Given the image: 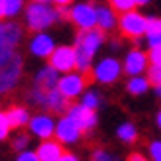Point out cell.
<instances>
[{
    "label": "cell",
    "instance_id": "6da1fadb",
    "mask_svg": "<svg viewBox=\"0 0 161 161\" xmlns=\"http://www.w3.org/2000/svg\"><path fill=\"white\" fill-rule=\"evenodd\" d=\"M102 42H104V31L98 30V28L80 31V34L77 36V43H75L77 69L83 75H86L88 71H92L91 63H92V57H94L96 49L102 45Z\"/></svg>",
    "mask_w": 161,
    "mask_h": 161
},
{
    "label": "cell",
    "instance_id": "7a4b0ae2",
    "mask_svg": "<svg viewBox=\"0 0 161 161\" xmlns=\"http://www.w3.org/2000/svg\"><path fill=\"white\" fill-rule=\"evenodd\" d=\"M57 18V8L47 2H30L26 6V26L37 34H43V30L53 26Z\"/></svg>",
    "mask_w": 161,
    "mask_h": 161
},
{
    "label": "cell",
    "instance_id": "3957f363",
    "mask_svg": "<svg viewBox=\"0 0 161 161\" xmlns=\"http://www.w3.org/2000/svg\"><path fill=\"white\" fill-rule=\"evenodd\" d=\"M24 59L18 51H12L0 57V94L10 92L22 77Z\"/></svg>",
    "mask_w": 161,
    "mask_h": 161
},
{
    "label": "cell",
    "instance_id": "277c9868",
    "mask_svg": "<svg viewBox=\"0 0 161 161\" xmlns=\"http://www.w3.org/2000/svg\"><path fill=\"white\" fill-rule=\"evenodd\" d=\"M22 36L24 30L18 22H0V57L16 51Z\"/></svg>",
    "mask_w": 161,
    "mask_h": 161
},
{
    "label": "cell",
    "instance_id": "5b68a950",
    "mask_svg": "<svg viewBox=\"0 0 161 161\" xmlns=\"http://www.w3.org/2000/svg\"><path fill=\"white\" fill-rule=\"evenodd\" d=\"M49 67H53L57 73H73V69H77V55H75V47L69 45H61L55 47V51L49 57Z\"/></svg>",
    "mask_w": 161,
    "mask_h": 161
},
{
    "label": "cell",
    "instance_id": "8992f818",
    "mask_svg": "<svg viewBox=\"0 0 161 161\" xmlns=\"http://www.w3.org/2000/svg\"><path fill=\"white\" fill-rule=\"evenodd\" d=\"M120 30H122V34L132 37V39H138L140 36L146 34L147 30V18L146 16H142L140 12H126L120 16Z\"/></svg>",
    "mask_w": 161,
    "mask_h": 161
},
{
    "label": "cell",
    "instance_id": "52a82bcc",
    "mask_svg": "<svg viewBox=\"0 0 161 161\" xmlns=\"http://www.w3.org/2000/svg\"><path fill=\"white\" fill-rule=\"evenodd\" d=\"M71 22L80 30V31H86V30H92L96 26V8L92 4H73L71 6V14H69Z\"/></svg>",
    "mask_w": 161,
    "mask_h": 161
},
{
    "label": "cell",
    "instance_id": "ba28073f",
    "mask_svg": "<svg viewBox=\"0 0 161 161\" xmlns=\"http://www.w3.org/2000/svg\"><path fill=\"white\" fill-rule=\"evenodd\" d=\"M122 71H124L122 65H120L114 57H104V59H100L94 65V69H92V79H96L98 83L110 85V83H114V80H118V77H120Z\"/></svg>",
    "mask_w": 161,
    "mask_h": 161
},
{
    "label": "cell",
    "instance_id": "9c48e42d",
    "mask_svg": "<svg viewBox=\"0 0 161 161\" xmlns=\"http://www.w3.org/2000/svg\"><path fill=\"white\" fill-rule=\"evenodd\" d=\"M86 85V75L83 73H67L59 79V85H57V91L65 96V98H75L83 92V88Z\"/></svg>",
    "mask_w": 161,
    "mask_h": 161
},
{
    "label": "cell",
    "instance_id": "30bf717a",
    "mask_svg": "<svg viewBox=\"0 0 161 161\" xmlns=\"http://www.w3.org/2000/svg\"><path fill=\"white\" fill-rule=\"evenodd\" d=\"M80 134H83V130H80L79 124L69 116H63L59 122L55 124V136H57L59 143H75L80 138Z\"/></svg>",
    "mask_w": 161,
    "mask_h": 161
},
{
    "label": "cell",
    "instance_id": "8fae6325",
    "mask_svg": "<svg viewBox=\"0 0 161 161\" xmlns=\"http://www.w3.org/2000/svg\"><path fill=\"white\" fill-rule=\"evenodd\" d=\"M67 116L73 118L83 132H88L96 126V112L85 108L83 104H71L69 110H67Z\"/></svg>",
    "mask_w": 161,
    "mask_h": 161
},
{
    "label": "cell",
    "instance_id": "7c38bea8",
    "mask_svg": "<svg viewBox=\"0 0 161 161\" xmlns=\"http://www.w3.org/2000/svg\"><path fill=\"white\" fill-rule=\"evenodd\" d=\"M28 130L34 136H37V138H42V142H43V140H49L55 134V122H53V118L47 116V114H37V116L30 118Z\"/></svg>",
    "mask_w": 161,
    "mask_h": 161
},
{
    "label": "cell",
    "instance_id": "4fadbf2b",
    "mask_svg": "<svg viewBox=\"0 0 161 161\" xmlns=\"http://www.w3.org/2000/svg\"><path fill=\"white\" fill-rule=\"evenodd\" d=\"M147 63H149L147 53H143V51H140V49H132L130 53L126 55L122 69L126 71L128 75H132V77H140L142 71L147 69Z\"/></svg>",
    "mask_w": 161,
    "mask_h": 161
},
{
    "label": "cell",
    "instance_id": "5bb4252c",
    "mask_svg": "<svg viewBox=\"0 0 161 161\" xmlns=\"http://www.w3.org/2000/svg\"><path fill=\"white\" fill-rule=\"evenodd\" d=\"M30 51L36 55V57H51V53L55 51V43L53 37L49 34H36L30 39Z\"/></svg>",
    "mask_w": 161,
    "mask_h": 161
},
{
    "label": "cell",
    "instance_id": "9a60e30c",
    "mask_svg": "<svg viewBox=\"0 0 161 161\" xmlns=\"http://www.w3.org/2000/svg\"><path fill=\"white\" fill-rule=\"evenodd\" d=\"M36 153L39 157V161H59L61 155L65 153L61 147V143L57 140H43L42 143L37 146Z\"/></svg>",
    "mask_w": 161,
    "mask_h": 161
},
{
    "label": "cell",
    "instance_id": "2e32d148",
    "mask_svg": "<svg viewBox=\"0 0 161 161\" xmlns=\"http://www.w3.org/2000/svg\"><path fill=\"white\" fill-rule=\"evenodd\" d=\"M59 79L61 77H59L57 71L47 65V67H43V69L37 71V75H36V86L43 88V91H53V88H57Z\"/></svg>",
    "mask_w": 161,
    "mask_h": 161
},
{
    "label": "cell",
    "instance_id": "e0dca14e",
    "mask_svg": "<svg viewBox=\"0 0 161 161\" xmlns=\"http://www.w3.org/2000/svg\"><path fill=\"white\" fill-rule=\"evenodd\" d=\"M69 100L63 96L57 88H53V91H47V104H45V108L53 112V114H63L65 110H69Z\"/></svg>",
    "mask_w": 161,
    "mask_h": 161
},
{
    "label": "cell",
    "instance_id": "ac0fdd59",
    "mask_svg": "<svg viewBox=\"0 0 161 161\" xmlns=\"http://www.w3.org/2000/svg\"><path fill=\"white\" fill-rule=\"evenodd\" d=\"M116 12L112 10V6H98L96 8V26L98 30L106 31L116 26Z\"/></svg>",
    "mask_w": 161,
    "mask_h": 161
},
{
    "label": "cell",
    "instance_id": "d6986e66",
    "mask_svg": "<svg viewBox=\"0 0 161 161\" xmlns=\"http://www.w3.org/2000/svg\"><path fill=\"white\" fill-rule=\"evenodd\" d=\"M6 118H8L10 128H22V126L30 124V114L24 106H12L6 112Z\"/></svg>",
    "mask_w": 161,
    "mask_h": 161
},
{
    "label": "cell",
    "instance_id": "ffe728a7",
    "mask_svg": "<svg viewBox=\"0 0 161 161\" xmlns=\"http://www.w3.org/2000/svg\"><path fill=\"white\" fill-rule=\"evenodd\" d=\"M146 37H147V43L151 49L161 45V20L159 18H147Z\"/></svg>",
    "mask_w": 161,
    "mask_h": 161
},
{
    "label": "cell",
    "instance_id": "44dd1931",
    "mask_svg": "<svg viewBox=\"0 0 161 161\" xmlns=\"http://www.w3.org/2000/svg\"><path fill=\"white\" fill-rule=\"evenodd\" d=\"M116 134H118V138L122 142H126V143H132V142H136V138H138V130H136V126L130 124V122L120 124Z\"/></svg>",
    "mask_w": 161,
    "mask_h": 161
},
{
    "label": "cell",
    "instance_id": "7402d4cb",
    "mask_svg": "<svg viewBox=\"0 0 161 161\" xmlns=\"http://www.w3.org/2000/svg\"><path fill=\"white\" fill-rule=\"evenodd\" d=\"M149 88V80L146 77H132L130 80H128V91H130L132 94H142V92H146Z\"/></svg>",
    "mask_w": 161,
    "mask_h": 161
},
{
    "label": "cell",
    "instance_id": "603a6c76",
    "mask_svg": "<svg viewBox=\"0 0 161 161\" xmlns=\"http://www.w3.org/2000/svg\"><path fill=\"white\" fill-rule=\"evenodd\" d=\"M30 96V102H34L37 104V106H43L45 108V104H47V91H43V88H39V86H31V91L28 92Z\"/></svg>",
    "mask_w": 161,
    "mask_h": 161
},
{
    "label": "cell",
    "instance_id": "cb8c5ba5",
    "mask_svg": "<svg viewBox=\"0 0 161 161\" xmlns=\"http://www.w3.org/2000/svg\"><path fill=\"white\" fill-rule=\"evenodd\" d=\"M140 2H134V0H114L110 6H112V10H118V12H122V14H126V12H134V8L138 6Z\"/></svg>",
    "mask_w": 161,
    "mask_h": 161
},
{
    "label": "cell",
    "instance_id": "d4e9b609",
    "mask_svg": "<svg viewBox=\"0 0 161 161\" xmlns=\"http://www.w3.org/2000/svg\"><path fill=\"white\" fill-rule=\"evenodd\" d=\"M24 2H20V0H4V8H6V18H12V16H16L20 10H22Z\"/></svg>",
    "mask_w": 161,
    "mask_h": 161
},
{
    "label": "cell",
    "instance_id": "484cf974",
    "mask_svg": "<svg viewBox=\"0 0 161 161\" xmlns=\"http://www.w3.org/2000/svg\"><path fill=\"white\" fill-rule=\"evenodd\" d=\"M98 94L96 92H85V96H83V100H80V104H83L85 108H88V110H96V106H98Z\"/></svg>",
    "mask_w": 161,
    "mask_h": 161
},
{
    "label": "cell",
    "instance_id": "4316f807",
    "mask_svg": "<svg viewBox=\"0 0 161 161\" xmlns=\"http://www.w3.org/2000/svg\"><path fill=\"white\" fill-rule=\"evenodd\" d=\"M28 143H30V136H28V134H18V136L12 140V147L22 153V151H26Z\"/></svg>",
    "mask_w": 161,
    "mask_h": 161
},
{
    "label": "cell",
    "instance_id": "83f0119b",
    "mask_svg": "<svg viewBox=\"0 0 161 161\" xmlns=\"http://www.w3.org/2000/svg\"><path fill=\"white\" fill-rule=\"evenodd\" d=\"M147 80H149V85L161 88V67H149L147 69Z\"/></svg>",
    "mask_w": 161,
    "mask_h": 161
},
{
    "label": "cell",
    "instance_id": "f1b7e54d",
    "mask_svg": "<svg viewBox=\"0 0 161 161\" xmlns=\"http://www.w3.org/2000/svg\"><path fill=\"white\" fill-rule=\"evenodd\" d=\"M147 59L151 63V67H161V45L159 47H153V49H149Z\"/></svg>",
    "mask_w": 161,
    "mask_h": 161
},
{
    "label": "cell",
    "instance_id": "f546056e",
    "mask_svg": "<svg viewBox=\"0 0 161 161\" xmlns=\"http://www.w3.org/2000/svg\"><path fill=\"white\" fill-rule=\"evenodd\" d=\"M149 155H151V161H161V142L149 143Z\"/></svg>",
    "mask_w": 161,
    "mask_h": 161
},
{
    "label": "cell",
    "instance_id": "4dcf8cb0",
    "mask_svg": "<svg viewBox=\"0 0 161 161\" xmlns=\"http://www.w3.org/2000/svg\"><path fill=\"white\" fill-rule=\"evenodd\" d=\"M8 132H10V124H8L6 114H0V140H4Z\"/></svg>",
    "mask_w": 161,
    "mask_h": 161
},
{
    "label": "cell",
    "instance_id": "1f68e13d",
    "mask_svg": "<svg viewBox=\"0 0 161 161\" xmlns=\"http://www.w3.org/2000/svg\"><path fill=\"white\" fill-rule=\"evenodd\" d=\"M16 161H39L36 151H22V153L16 157Z\"/></svg>",
    "mask_w": 161,
    "mask_h": 161
},
{
    "label": "cell",
    "instance_id": "d6a6232c",
    "mask_svg": "<svg viewBox=\"0 0 161 161\" xmlns=\"http://www.w3.org/2000/svg\"><path fill=\"white\" fill-rule=\"evenodd\" d=\"M92 161H112V157L106 153V151H94Z\"/></svg>",
    "mask_w": 161,
    "mask_h": 161
},
{
    "label": "cell",
    "instance_id": "836d02e7",
    "mask_svg": "<svg viewBox=\"0 0 161 161\" xmlns=\"http://www.w3.org/2000/svg\"><path fill=\"white\" fill-rule=\"evenodd\" d=\"M59 161H79V157L77 155H73V153H69V151H65V153L61 155V159Z\"/></svg>",
    "mask_w": 161,
    "mask_h": 161
},
{
    "label": "cell",
    "instance_id": "e575fe53",
    "mask_svg": "<svg viewBox=\"0 0 161 161\" xmlns=\"http://www.w3.org/2000/svg\"><path fill=\"white\" fill-rule=\"evenodd\" d=\"M128 161H147V159L143 157L142 153H132L130 157H128Z\"/></svg>",
    "mask_w": 161,
    "mask_h": 161
},
{
    "label": "cell",
    "instance_id": "d590c367",
    "mask_svg": "<svg viewBox=\"0 0 161 161\" xmlns=\"http://www.w3.org/2000/svg\"><path fill=\"white\" fill-rule=\"evenodd\" d=\"M6 18V8H4V0H0V20Z\"/></svg>",
    "mask_w": 161,
    "mask_h": 161
},
{
    "label": "cell",
    "instance_id": "8d00e7d4",
    "mask_svg": "<svg viewBox=\"0 0 161 161\" xmlns=\"http://www.w3.org/2000/svg\"><path fill=\"white\" fill-rule=\"evenodd\" d=\"M157 126H159V128H161V110H159V112H157Z\"/></svg>",
    "mask_w": 161,
    "mask_h": 161
},
{
    "label": "cell",
    "instance_id": "74e56055",
    "mask_svg": "<svg viewBox=\"0 0 161 161\" xmlns=\"http://www.w3.org/2000/svg\"><path fill=\"white\" fill-rule=\"evenodd\" d=\"M159 96H161V88H159Z\"/></svg>",
    "mask_w": 161,
    "mask_h": 161
}]
</instances>
